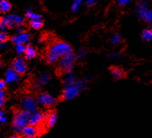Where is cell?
<instances>
[{"label": "cell", "mask_w": 152, "mask_h": 138, "mask_svg": "<svg viewBox=\"0 0 152 138\" xmlns=\"http://www.w3.org/2000/svg\"><path fill=\"white\" fill-rule=\"evenodd\" d=\"M19 80V74H18L13 68H10L5 72V82L7 83L17 82Z\"/></svg>", "instance_id": "cell-9"}, {"label": "cell", "mask_w": 152, "mask_h": 138, "mask_svg": "<svg viewBox=\"0 0 152 138\" xmlns=\"http://www.w3.org/2000/svg\"><path fill=\"white\" fill-rule=\"evenodd\" d=\"M7 17V18L11 21L12 24L14 26H20L23 24L24 23V19L22 16L18 15L16 14H11V15H6Z\"/></svg>", "instance_id": "cell-12"}, {"label": "cell", "mask_w": 152, "mask_h": 138, "mask_svg": "<svg viewBox=\"0 0 152 138\" xmlns=\"http://www.w3.org/2000/svg\"><path fill=\"white\" fill-rule=\"evenodd\" d=\"M12 68L19 74H23L26 71L27 66L25 60L23 57H18L12 62Z\"/></svg>", "instance_id": "cell-7"}, {"label": "cell", "mask_w": 152, "mask_h": 138, "mask_svg": "<svg viewBox=\"0 0 152 138\" xmlns=\"http://www.w3.org/2000/svg\"><path fill=\"white\" fill-rule=\"evenodd\" d=\"M30 26L32 28L34 29H39L42 27L43 22L41 20V19H35V20H30Z\"/></svg>", "instance_id": "cell-18"}, {"label": "cell", "mask_w": 152, "mask_h": 138, "mask_svg": "<svg viewBox=\"0 0 152 138\" xmlns=\"http://www.w3.org/2000/svg\"><path fill=\"white\" fill-rule=\"evenodd\" d=\"M30 39V36L27 33H20L12 37V42L15 45L26 44Z\"/></svg>", "instance_id": "cell-11"}, {"label": "cell", "mask_w": 152, "mask_h": 138, "mask_svg": "<svg viewBox=\"0 0 152 138\" xmlns=\"http://www.w3.org/2000/svg\"><path fill=\"white\" fill-rule=\"evenodd\" d=\"M45 115L39 110H34L31 113L30 118H29V124L32 126H37L43 121Z\"/></svg>", "instance_id": "cell-8"}, {"label": "cell", "mask_w": 152, "mask_h": 138, "mask_svg": "<svg viewBox=\"0 0 152 138\" xmlns=\"http://www.w3.org/2000/svg\"><path fill=\"white\" fill-rule=\"evenodd\" d=\"M25 58L27 60H31L32 58H35L37 55V51L33 47L28 46L26 47V50L25 52Z\"/></svg>", "instance_id": "cell-14"}, {"label": "cell", "mask_w": 152, "mask_h": 138, "mask_svg": "<svg viewBox=\"0 0 152 138\" xmlns=\"http://www.w3.org/2000/svg\"><path fill=\"white\" fill-rule=\"evenodd\" d=\"M4 97H5V92L3 90H1V92H0V98H4Z\"/></svg>", "instance_id": "cell-36"}, {"label": "cell", "mask_w": 152, "mask_h": 138, "mask_svg": "<svg viewBox=\"0 0 152 138\" xmlns=\"http://www.w3.org/2000/svg\"><path fill=\"white\" fill-rule=\"evenodd\" d=\"M6 82L5 80H1L0 81V89H1V90H3L4 88H5L6 87Z\"/></svg>", "instance_id": "cell-31"}, {"label": "cell", "mask_w": 152, "mask_h": 138, "mask_svg": "<svg viewBox=\"0 0 152 138\" xmlns=\"http://www.w3.org/2000/svg\"><path fill=\"white\" fill-rule=\"evenodd\" d=\"M64 81L66 85H69V84H72L75 81L74 74L71 71L70 72H66L65 75L64 76Z\"/></svg>", "instance_id": "cell-16"}, {"label": "cell", "mask_w": 152, "mask_h": 138, "mask_svg": "<svg viewBox=\"0 0 152 138\" xmlns=\"http://www.w3.org/2000/svg\"><path fill=\"white\" fill-rule=\"evenodd\" d=\"M5 115V112L4 110H1L0 111V116H4Z\"/></svg>", "instance_id": "cell-38"}, {"label": "cell", "mask_w": 152, "mask_h": 138, "mask_svg": "<svg viewBox=\"0 0 152 138\" xmlns=\"http://www.w3.org/2000/svg\"><path fill=\"white\" fill-rule=\"evenodd\" d=\"M7 47V44L5 42H1V48H5Z\"/></svg>", "instance_id": "cell-37"}, {"label": "cell", "mask_w": 152, "mask_h": 138, "mask_svg": "<svg viewBox=\"0 0 152 138\" xmlns=\"http://www.w3.org/2000/svg\"><path fill=\"white\" fill-rule=\"evenodd\" d=\"M111 75L114 76L115 79H120L123 77L124 74L120 69H117V68H112L111 69Z\"/></svg>", "instance_id": "cell-17"}, {"label": "cell", "mask_w": 152, "mask_h": 138, "mask_svg": "<svg viewBox=\"0 0 152 138\" xmlns=\"http://www.w3.org/2000/svg\"><path fill=\"white\" fill-rule=\"evenodd\" d=\"M96 3V0H86L85 1V4H86L87 7H92Z\"/></svg>", "instance_id": "cell-30"}, {"label": "cell", "mask_w": 152, "mask_h": 138, "mask_svg": "<svg viewBox=\"0 0 152 138\" xmlns=\"http://www.w3.org/2000/svg\"><path fill=\"white\" fill-rule=\"evenodd\" d=\"M86 55H87L86 50L84 48L80 49V50L78 51V53H77V58L78 60H82L83 59V58H85Z\"/></svg>", "instance_id": "cell-25"}, {"label": "cell", "mask_w": 152, "mask_h": 138, "mask_svg": "<svg viewBox=\"0 0 152 138\" xmlns=\"http://www.w3.org/2000/svg\"><path fill=\"white\" fill-rule=\"evenodd\" d=\"M4 103H5V99H4V98H0V106H4Z\"/></svg>", "instance_id": "cell-35"}, {"label": "cell", "mask_w": 152, "mask_h": 138, "mask_svg": "<svg viewBox=\"0 0 152 138\" xmlns=\"http://www.w3.org/2000/svg\"><path fill=\"white\" fill-rule=\"evenodd\" d=\"M21 133L22 135L24 137L34 138L37 137V129L35 127V126H32V125L28 124L23 128Z\"/></svg>", "instance_id": "cell-10"}, {"label": "cell", "mask_w": 152, "mask_h": 138, "mask_svg": "<svg viewBox=\"0 0 152 138\" xmlns=\"http://www.w3.org/2000/svg\"><path fill=\"white\" fill-rule=\"evenodd\" d=\"M26 47H25L24 44H19V45H16L15 46V50L17 52L18 54L20 55L23 53H25Z\"/></svg>", "instance_id": "cell-23"}, {"label": "cell", "mask_w": 152, "mask_h": 138, "mask_svg": "<svg viewBox=\"0 0 152 138\" xmlns=\"http://www.w3.org/2000/svg\"><path fill=\"white\" fill-rule=\"evenodd\" d=\"M37 103L38 102H37V100L34 97L31 96H27L22 99L20 105H21L23 110L31 113V112L37 110Z\"/></svg>", "instance_id": "cell-5"}, {"label": "cell", "mask_w": 152, "mask_h": 138, "mask_svg": "<svg viewBox=\"0 0 152 138\" xmlns=\"http://www.w3.org/2000/svg\"><path fill=\"white\" fill-rule=\"evenodd\" d=\"M73 84H74L75 86H77L78 88H80L81 90L85 89V86H86L85 82L82 80H75L74 82H73Z\"/></svg>", "instance_id": "cell-26"}, {"label": "cell", "mask_w": 152, "mask_h": 138, "mask_svg": "<svg viewBox=\"0 0 152 138\" xmlns=\"http://www.w3.org/2000/svg\"><path fill=\"white\" fill-rule=\"evenodd\" d=\"M83 0H73V4L72 6V12H76L80 8L81 4H82Z\"/></svg>", "instance_id": "cell-22"}, {"label": "cell", "mask_w": 152, "mask_h": 138, "mask_svg": "<svg viewBox=\"0 0 152 138\" xmlns=\"http://www.w3.org/2000/svg\"><path fill=\"white\" fill-rule=\"evenodd\" d=\"M31 112L23 110L21 111L17 112L14 115L12 121V129L15 132H21L23 128L29 124Z\"/></svg>", "instance_id": "cell-2"}, {"label": "cell", "mask_w": 152, "mask_h": 138, "mask_svg": "<svg viewBox=\"0 0 152 138\" xmlns=\"http://www.w3.org/2000/svg\"><path fill=\"white\" fill-rule=\"evenodd\" d=\"M56 99L48 93H41L37 97V102L45 107L53 106L56 103Z\"/></svg>", "instance_id": "cell-6"}, {"label": "cell", "mask_w": 152, "mask_h": 138, "mask_svg": "<svg viewBox=\"0 0 152 138\" xmlns=\"http://www.w3.org/2000/svg\"><path fill=\"white\" fill-rule=\"evenodd\" d=\"M11 9V4L7 0L0 1V10L1 12H7Z\"/></svg>", "instance_id": "cell-15"}, {"label": "cell", "mask_w": 152, "mask_h": 138, "mask_svg": "<svg viewBox=\"0 0 152 138\" xmlns=\"http://www.w3.org/2000/svg\"><path fill=\"white\" fill-rule=\"evenodd\" d=\"M131 0H117V3L120 6H125L130 2Z\"/></svg>", "instance_id": "cell-29"}, {"label": "cell", "mask_w": 152, "mask_h": 138, "mask_svg": "<svg viewBox=\"0 0 152 138\" xmlns=\"http://www.w3.org/2000/svg\"><path fill=\"white\" fill-rule=\"evenodd\" d=\"M26 17L28 18V19L31 20H35V19H41V15L39 14L34 13V12H29V13H26Z\"/></svg>", "instance_id": "cell-27"}, {"label": "cell", "mask_w": 152, "mask_h": 138, "mask_svg": "<svg viewBox=\"0 0 152 138\" xmlns=\"http://www.w3.org/2000/svg\"><path fill=\"white\" fill-rule=\"evenodd\" d=\"M71 51H72V47L67 43L62 42H56L53 44L48 50L47 61L50 64H53Z\"/></svg>", "instance_id": "cell-1"}, {"label": "cell", "mask_w": 152, "mask_h": 138, "mask_svg": "<svg viewBox=\"0 0 152 138\" xmlns=\"http://www.w3.org/2000/svg\"><path fill=\"white\" fill-rule=\"evenodd\" d=\"M58 119V115L56 113L53 112V113H50L49 116L48 117V121H47V127L48 129L53 127L57 122Z\"/></svg>", "instance_id": "cell-13"}, {"label": "cell", "mask_w": 152, "mask_h": 138, "mask_svg": "<svg viewBox=\"0 0 152 138\" xmlns=\"http://www.w3.org/2000/svg\"><path fill=\"white\" fill-rule=\"evenodd\" d=\"M81 90L80 88L74 85V84L66 85L64 92H63V98L66 100H73L80 95Z\"/></svg>", "instance_id": "cell-4"}, {"label": "cell", "mask_w": 152, "mask_h": 138, "mask_svg": "<svg viewBox=\"0 0 152 138\" xmlns=\"http://www.w3.org/2000/svg\"><path fill=\"white\" fill-rule=\"evenodd\" d=\"M121 40H122V38H121V36L118 34H115L112 36L111 39V42L113 44V45H118L121 42Z\"/></svg>", "instance_id": "cell-24"}, {"label": "cell", "mask_w": 152, "mask_h": 138, "mask_svg": "<svg viewBox=\"0 0 152 138\" xmlns=\"http://www.w3.org/2000/svg\"><path fill=\"white\" fill-rule=\"evenodd\" d=\"M142 38L145 41H151L152 40V29H145L142 32Z\"/></svg>", "instance_id": "cell-19"}, {"label": "cell", "mask_w": 152, "mask_h": 138, "mask_svg": "<svg viewBox=\"0 0 152 138\" xmlns=\"http://www.w3.org/2000/svg\"><path fill=\"white\" fill-rule=\"evenodd\" d=\"M8 36L5 32L2 31L0 34V42H5L7 40Z\"/></svg>", "instance_id": "cell-28"}, {"label": "cell", "mask_w": 152, "mask_h": 138, "mask_svg": "<svg viewBox=\"0 0 152 138\" xmlns=\"http://www.w3.org/2000/svg\"><path fill=\"white\" fill-rule=\"evenodd\" d=\"M142 19H143L147 23L152 22V9H148L146 12H145L144 15L142 17Z\"/></svg>", "instance_id": "cell-21"}, {"label": "cell", "mask_w": 152, "mask_h": 138, "mask_svg": "<svg viewBox=\"0 0 152 138\" xmlns=\"http://www.w3.org/2000/svg\"><path fill=\"white\" fill-rule=\"evenodd\" d=\"M118 56H119V53H111V54L109 55V58H117Z\"/></svg>", "instance_id": "cell-33"}, {"label": "cell", "mask_w": 152, "mask_h": 138, "mask_svg": "<svg viewBox=\"0 0 152 138\" xmlns=\"http://www.w3.org/2000/svg\"><path fill=\"white\" fill-rule=\"evenodd\" d=\"M11 137H12V138H18L19 135H17V134H15V135H12Z\"/></svg>", "instance_id": "cell-40"}, {"label": "cell", "mask_w": 152, "mask_h": 138, "mask_svg": "<svg viewBox=\"0 0 152 138\" xmlns=\"http://www.w3.org/2000/svg\"><path fill=\"white\" fill-rule=\"evenodd\" d=\"M0 121L1 124H5L7 122V118L5 117V116H0Z\"/></svg>", "instance_id": "cell-32"}, {"label": "cell", "mask_w": 152, "mask_h": 138, "mask_svg": "<svg viewBox=\"0 0 152 138\" xmlns=\"http://www.w3.org/2000/svg\"><path fill=\"white\" fill-rule=\"evenodd\" d=\"M75 55L73 53L72 51L69 52L67 54L60 59L58 63V66L61 71L64 72H70L74 68V61H75Z\"/></svg>", "instance_id": "cell-3"}, {"label": "cell", "mask_w": 152, "mask_h": 138, "mask_svg": "<svg viewBox=\"0 0 152 138\" xmlns=\"http://www.w3.org/2000/svg\"><path fill=\"white\" fill-rule=\"evenodd\" d=\"M50 74H48V73H45V74H42L40 76L39 79V82L41 84H45L48 82H50Z\"/></svg>", "instance_id": "cell-20"}, {"label": "cell", "mask_w": 152, "mask_h": 138, "mask_svg": "<svg viewBox=\"0 0 152 138\" xmlns=\"http://www.w3.org/2000/svg\"><path fill=\"white\" fill-rule=\"evenodd\" d=\"M32 12V10H31V8H28V9H26V13H29V12Z\"/></svg>", "instance_id": "cell-39"}, {"label": "cell", "mask_w": 152, "mask_h": 138, "mask_svg": "<svg viewBox=\"0 0 152 138\" xmlns=\"http://www.w3.org/2000/svg\"><path fill=\"white\" fill-rule=\"evenodd\" d=\"M16 32L18 34H20V33H23V28H22L21 27L18 26L16 28Z\"/></svg>", "instance_id": "cell-34"}]
</instances>
